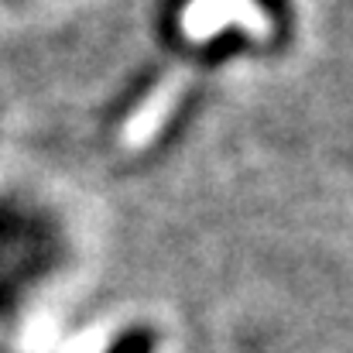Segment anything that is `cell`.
<instances>
[{
  "instance_id": "1",
  "label": "cell",
  "mask_w": 353,
  "mask_h": 353,
  "mask_svg": "<svg viewBox=\"0 0 353 353\" xmlns=\"http://www.w3.org/2000/svg\"><path fill=\"white\" fill-rule=\"evenodd\" d=\"M151 350H154L151 333H148V330H130V333H123L107 353H151Z\"/></svg>"
}]
</instances>
